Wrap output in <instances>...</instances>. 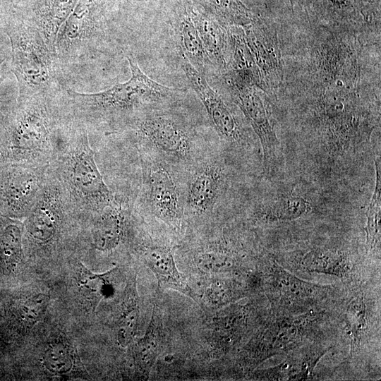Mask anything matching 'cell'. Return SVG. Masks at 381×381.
<instances>
[{
  "instance_id": "1",
  "label": "cell",
  "mask_w": 381,
  "mask_h": 381,
  "mask_svg": "<svg viewBox=\"0 0 381 381\" xmlns=\"http://www.w3.org/2000/svg\"><path fill=\"white\" fill-rule=\"evenodd\" d=\"M274 95L294 101L328 153L343 155L368 143L380 121V61L349 40L315 37L284 56Z\"/></svg>"
},
{
  "instance_id": "2",
  "label": "cell",
  "mask_w": 381,
  "mask_h": 381,
  "mask_svg": "<svg viewBox=\"0 0 381 381\" xmlns=\"http://www.w3.org/2000/svg\"><path fill=\"white\" fill-rule=\"evenodd\" d=\"M73 119L66 93L18 98L0 131V165L48 167Z\"/></svg>"
},
{
  "instance_id": "3",
  "label": "cell",
  "mask_w": 381,
  "mask_h": 381,
  "mask_svg": "<svg viewBox=\"0 0 381 381\" xmlns=\"http://www.w3.org/2000/svg\"><path fill=\"white\" fill-rule=\"evenodd\" d=\"M131 72L128 80L96 93L67 90V99L74 118L87 129L109 126L121 129L150 109L170 104L183 97V88L167 87L152 80L128 56Z\"/></svg>"
},
{
  "instance_id": "4",
  "label": "cell",
  "mask_w": 381,
  "mask_h": 381,
  "mask_svg": "<svg viewBox=\"0 0 381 381\" xmlns=\"http://www.w3.org/2000/svg\"><path fill=\"white\" fill-rule=\"evenodd\" d=\"M86 126L74 119L49 165L80 222L115 199L98 168Z\"/></svg>"
},
{
  "instance_id": "5",
  "label": "cell",
  "mask_w": 381,
  "mask_h": 381,
  "mask_svg": "<svg viewBox=\"0 0 381 381\" xmlns=\"http://www.w3.org/2000/svg\"><path fill=\"white\" fill-rule=\"evenodd\" d=\"M11 45V70L18 83V99L59 92L54 57L39 31L13 10L0 17Z\"/></svg>"
},
{
  "instance_id": "6",
  "label": "cell",
  "mask_w": 381,
  "mask_h": 381,
  "mask_svg": "<svg viewBox=\"0 0 381 381\" xmlns=\"http://www.w3.org/2000/svg\"><path fill=\"white\" fill-rule=\"evenodd\" d=\"M48 167L0 165V215L25 219L37 201Z\"/></svg>"
},
{
  "instance_id": "7",
  "label": "cell",
  "mask_w": 381,
  "mask_h": 381,
  "mask_svg": "<svg viewBox=\"0 0 381 381\" xmlns=\"http://www.w3.org/2000/svg\"><path fill=\"white\" fill-rule=\"evenodd\" d=\"M124 127L130 128L140 142L178 158L191 149V132L187 125L173 116L155 112L143 113Z\"/></svg>"
},
{
  "instance_id": "8",
  "label": "cell",
  "mask_w": 381,
  "mask_h": 381,
  "mask_svg": "<svg viewBox=\"0 0 381 381\" xmlns=\"http://www.w3.org/2000/svg\"><path fill=\"white\" fill-rule=\"evenodd\" d=\"M243 29L259 71L261 90L271 98L281 85L284 75V60L278 31L258 18Z\"/></svg>"
},
{
  "instance_id": "9",
  "label": "cell",
  "mask_w": 381,
  "mask_h": 381,
  "mask_svg": "<svg viewBox=\"0 0 381 381\" xmlns=\"http://www.w3.org/2000/svg\"><path fill=\"white\" fill-rule=\"evenodd\" d=\"M226 87L260 140L264 167L267 169L279 145L268 104L270 97L256 86L229 85Z\"/></svg>"
},
{
  "instance_id": "10",
  "label": "cell",
  "mask_w": 381,
  "mask_h": 381,
  "mask_svg": "<svg viewBox=\"0 0 381 381\" xmlns=\"http://www.w3.org/2000/svg\"><path fill=\"white\" fill-rule=\"evenodd\" d=\"M181 66L220 138L231 144H241L246 138L245 131L230 106L211 87L205 76L193 68L183 55Z\"/></svg>"
},
{
  "instance_id": "11",
  "label": "cell",
  "mask_w": 381,
  "mask_h": 381,
  "mask_svg": "<svg viewBox=\"0 0 381 381\" xmlns=\"http://www.w3.org/2000/svg\"><path fill=\"white\" fill-rule=\"evenodd\" d=\"M111 0H78L57 35L56 53L70 52L100 35Z\"/></svg>"
},
{
  "instance_id": "12",
  "label": "cell",
  "mask_w": 381,
  "mask_h": 381,
  "mask_svg": "<svg viewBox=\"0 0 381 381\" xmlns=\"http://www.w3.org/2000/svg\"><path fill=\"white\" fill-rule=\"evenodd\" d=\"M78 0H20L12 9L33 25L49 49L56 55V42L61 25L74 10Z\"/></svg>"
},
{
  "instance_id": "13",
  "label": "cell",
  "mask_w": 381,
  "mask_h": 381,
  "mask_svg": "<svg viewBox=\"0 0 381 381\" xmlns=\"http://www.w3.org/2000/svg\"><path fill=\"white\" fill-rule=\"evenodd\" d=\"M229 38V61L222 75L226 85L256 86L261 89L258 68L246 42L241 27H226Z\"/></svg>"
},
{
  "instance_id": "14",
  "label": "cell",
  "mask_w": 381,
  "mask_h": 381,
  "mask_svg": "<svg viewBox=\"0 0 381 381\" xmlns=\"http://www.w3.org/2000/svg\"><path fill=\"white\" fill-rule=\"evenodd\" d=\"M187 9L194 23L209 61L222 76L227 71L229 38L226 27L220 25L193 4H187Z\"/></svg>"
},
{
  "instance_id": "15",
  "label": "cell",
  "mask_w": 381,
  "mask_h": 381,
  "mask_svg": "<svg viewBox=\"0 0 381 381\" xmlns=\"http://www.w3.org/2000/svg\"><path fill=\"white\" fill-rule=\"evenodd\" d=\"M147 193L150 206L157 217L168 222L180 219L181 205L176 184L167 169L154 166L147 176Z\"/></svg>"
},
{
  "instance_id": "16",
  "label": "cell",
  "mask_w": 381,
  "mask_h": 381,
  "mask_svg": "<svg viewBox=\"0 0 381 381\" xmlns=\"http://www.w3.org/2000/svg\"><path fill=\"white\" fill-rule=\"evenodd\" d=\"M225 182L222 168L212 162L200 166L190 179L187 195L188 205L196 213H204L213 207Z\"/></svg>"
},
{
  "instance_id": "17",
  "label": "cell",
  "mask_w": 381,
  "mask_h": 381,
  "mask_svg": "<svg viewBox=\"0 0 381 381\" xmlns=\"http://www.w3.org/2000/svg\"><path fill=\"white\" fill-rule=\"evenodd\" d=\"M144 260L162 288L171 289L192 298L199 303L197 296L179 272L171 250L163 246H151L145 251Z\"/></svg>"
},
{
  "instance_id": "18",
  "label": "cell",
  "mask_w": 381,
  "mask_h": 381,
  "mask_svg": "<svg viewBox=\"0 0 381 381\" xmlns=\"http://www.w3.org/2000/svg\"><path fill=\"white\" fill-rule=\"evenodd\" d=\"M270 277L272 290L282 299L291 302L308 303L322 297L327 291V286L301 280L275 264Z\"/></svg>"
},
{
  "instance_id": "19",
  "label": "cell",
  "mask_w": 381,
  "mask_h": 381,
  "mask_svg": "<svg viewBox=\"0 0 381 381\" xmlns=\"http://www.w3.org/2000/svg\"><path fill=\"white\" fill-rule=\"evenodd\" d=\"M177 18V32L182 55L193 68L205 76L207 66H212L186 4L181 6Z\"/></svg>"
},
{
  "instance_id": "20",
  "label": "cell",
  "mask_w": 381,
  "mask_h": 381,
  "mask_svg": "<svg viewBox=\"0 0 381 381\" xmlns=\"http://www.w3.org/2000/svg\"><path fill=\"white\" fill-rule=\"evenodd\" d=\"M204 13L224 27L244 28L258 17L241 0H193Z\"/></svg>"
},
{
  "instance_id": "21",
  "label": "cell",
  "mask_w": 381,
  "mask_h": 381,
  "mask_svg": "<svg viewBox=\"0 0 381 381\" xmlns=\"http://www.w3.org/2000/svg\"><path fill=\"white\" fill-rule=\"evenodd\" d=\"M310 207V202L302 197H280L262 205L258 217L264 223L290 221L305 215Z\"/></svg>"
},
{
  "instance_id": "22",
  "label": "cell",
  "mask_w": 381,
  "mask_h": 381,
  "mask_svg": "<svg viewBox=\"0 0 381 381\" xmlns=\"http://www.w3.org/2000/svg\"><path fill=\"white\" fill-rule=\"evenodd\" d=\"M302 264L306 270L344 277L349 272L351 265L346 254L339 250L316 249L307 253Z\"/></svg>"
},
{
  "instance_id": "23",
  "label": "cell",
  "mask_w": 381,
  "mask_h": 381,
  "mask_svg": "<svg viewBox=\"0 0 381 381\" xmlns=\"http://www.w3.org/2000/svg\"><path fill=\"white\" fill-rule=\"evenodd\" d=\"M162 342V322L158 312L155 309L146 333L135 344L134 358L137 365L148 373L160 351Z\"/></svg>"
},
{
  "instance_id": "24",
  "label": "cell",
  "mask_w": 381,
  "mask_h": 381,
  "mask_svg": "<svg viewBox=\"0 0 381 381\" xmlns=\"http://www.w3.org/2000/svg\"><path fill=\"white\" fill-rule=\"evenodd\" d=\"M0 253L8 270H15L23 257V229L16 219L0 215Z\"/></svg>"
},
{
  "instance_id": "25",
  "label": "cell",
  "mask_w": 381,
  "mask_h": 381,
  "mask_svg": "<svg viewBox=\"0 0 381 381\" xmlns=\"http://www.w3.org/2000/svg\"><path fill=\"white\" fill-rule=\"evenodd\" d=\"M325 353L310 351L303 357L289 358L275 368L270 369V380H302L311 377L313 370L321 356Z\"/></svg>"
},
{
  "instance_id": "26",
  "label": "cell",
  "mask_w": 381,
  "mask_h": 381,
  "mask_svg": "<svg viewBox=\"0 0 381 381\" xmlns=\"http://www.w3.org/2000/svg\"><path fill=\"white\" fill-rule=\"evenodd\" d=\"M375 186L373 195L366 212V245L368 250L380 253V159L375 160Z\"/></svg>"
},
{
  "instance_id": "27",
  "label": "cell",
  "mask_w": 381,
  "mask_h": 381,
  "mask_svg": "<svg viewBox=\"0 0 381 381\" xmlns=\"http://www.w3.org/2000/svg\"><path fill=\"white\" fill-rule=\"evenodd\" d=\"M346 327L351 338V355L356 353L368 327V312L364 298H353L346 308Z\"/></svg>"
},
{
  "instance_id": "28",
  "label": "cell",
  "mask_w": 381,
  "mask_h": 381,
  "mask_svg": "<svg viewBox=\"0 0 381 381\" xmlns=\"http://www.w3.org/2000/svg\"><path fill=\"white\" fill-rule=\"evenodd\" d=\"M80 267L79 287L85 296L97 304L102 298L110 293L111 287L107 279L109 272L97 274L91 272L82 263H80Z\"/></svg>"
},
{
  "instance_id": "29",
  "label": "cell",
  "mask_w": 381,
  "mask_h": 381,
  "mask_svg": "<svg viewBox=\"0 0 381 381\" xmlns=\"http://www.w3.org/2000/svg\"><path fill=\"white\" fill-rule=\"evenodd\" d=\"M136 293L128 298L124 310L119 318L117 330L119 343L125 346L133 339L138 326L139 307L137 305Z\"/></svg>"
},
{
  "instance_id": "30",
  "label": "cell",
  "mask_w": 381,
  "mask_h": 381,
  "mask_svg": "<svg viewBox=\"0 0 381 381\" xmlns=\"http://www.w3.org/2000/svg\"><path fill=\"white\" fill-rule=\"evenodd\" d=\"M43 362L46 368L52 373H64L69 371L73 365V356L70 349L63 343H53L46 349Z\"/></svg>"
},
{
  "instance_id": "31",
  "label": "cell",
  "mask_w": 381,
  "mask_h": 381,
  "mask_svg": "<svg viewBox=\"0 0 381 381\" xmlns=\"http://www.w3.org/2000/svg\"><path fill=\"white\" fill-rule=\"evenodd\" d=\"M241 296L239 291L229 281H213L205 291V300L213 307L228 304Z\"/></svg>"
},
{
  "instance_id": "32",
  "label": "cell",
  "mask_w": 381,
  "mask_h": 381,
  "mask_svg": "<svg viewBox=\"0 0 381 381\" xmlns=\"http://www.w3.org/2000/svg\"><path fill=\"white\" fill-rule=\"evenodd\" d=\"M197 266L207 272H218L231 268L234 265L231 254L222 251H209L199 254L195 259Z\"/></svg>"
},
{
  "instance_id": "33",
  "label": "cell",
  "mask_w": 381,
  "mask_h": 381,
  "mask_svg": "<svg viewBox=\"0 0 381 381\" xmlns=\"http://www.w3.org/2000/svg\"><path fill=\"white\" fill-rule=\"evenodd\" d=\"M49 303L48 295L40 294L28 299L21 310L23 320L30 325L41 321L47 310Z\"/></svg>"
},
{
  "instance_id": "34",
  "label": "cell",
  "mask_w": 381,
  "mask_h": 381,
  "mask_svg": "<svg viewBox=\"0 0 381 381\" xmlns=\"http://www.w3.org/2000/svg\"><path fill=\"white\" fill-rule=\"evenodd\" d=\"M0 28H1V20H0ZM4 54L0 45V86L1 84L4 80V75L1 73V71L3 68V64L4 62ZM16 104V103H15ZM15 104H2V103L0 102V130L4 126L8 115L10 114L11 111H12Z\"/></svg>"
},
{
  "instance_id": "35",
  "label": "cell",
  "mask_w": 381,
  "mask_h": 381,
  "mask_svg": "<svg viewBox=\"0 0 381 381\" xmlns=\"http://www.w3.org/2000/svg\"><path fill=\"white\" fill-rule=\"evenodd\" d=\"M358 4L359 6L361 7V13L364 18V20L366 23H369L370 25L374 26V25L372 24V22L369 18L368 12L372 11V7L373 8V6L376 5L377 6V4H380V0H355Z\"/></svg>"
},
{
  "instance_id": "36",
  "label": "cell",
  "mask_w": 381,
  "mask_h": 381,
  "mask_svg": "<svg viewBox=\"0 0 381 381\" xmlns=\"http://www.w3.org/2000/svg\"><path fill=\"white\" fill-rule=\"evenodd\" d=\"M329 4L336 11H344L351 2V0H327Z\"/></svg>"
},
{
  "instance_id": "37",
  "label": "cell",
  "mask_w": 381,
  "mask_h": 381,
  "mask_svg": "<svg viewBox=\"0 0 381 381\" xmlns=\"http://www.w3.org/2000/svg\"><path fill=\"white\" fill-rule=\"evenodd\" d=\"M292 7L298 5L301 6H306L312 3L314 0H289Z\"/></svg>"
}]
</instances>
